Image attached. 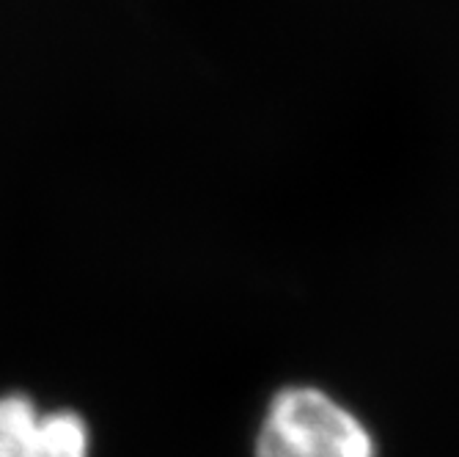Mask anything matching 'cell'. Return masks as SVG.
Instances as JSON below:
<instances>
[{"mask_svg":"<svg viewBox=\"0 0 459 457\" xmlns=\"http://www.w3.org/2000/svg\"><path fill=\"white\" fill-rule=\"evenodd\" d=\"M256 457H377L371 430L314 386H291L273 397L259 435Z\"/></svg>","mask_w":459,"mask_h":457,"instance_id":"obj_1","label":"cell"},{"mask_svg":"<svg viewBox=\"0 0 459 457\" xmlns=\"http://www.w3.org/2000/svg\"><path fill=\"white\" fill-rule=\"evenodd\" d=\"M0 457H91V430L77 410H41L28 394L0 397Z\"/></svg>","mask_w":459,"mask_h":457,"instance_id":"obj_2","label":"cell"}]
</instances>
